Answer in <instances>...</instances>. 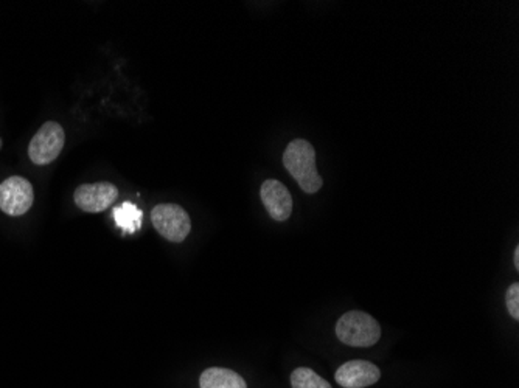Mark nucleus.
<instances>
[{"label":"nucleus","mask_w":519,"mask_h":388,"mask_svg":"<svg viewBox=\"0 0 519 388\" xmlns=\"http://www.w3.org/2000/svg\"><path fill=\"white\" fill-rule=\"evenodd\" d=\"M291 387L292 388H331V385L319 376L315 371L307 367H300L291 375Z\"/></svg>","instance_id":"nucleus-11"},{"label":"nucleus","mask_w":519,"mask_h":388,"mask_svg":"<svg viewBox=\"0 0 519 388\" xmlns=\"http://www.w3.org/2000/svg\"><path fill=\"white\" fill-rule=\"evenodd\" d=\"M117 186L111 182H97V184H84L74 193V201L78 209L87 213H100L109 209L112 203L117 201Z\"/></svg>","instance_id":"nucleus-6"},{"label":"nucleus","mask_w":519,"mask_h":388,"mask_svg":"<svg viewBox=\"0 0 519 388\" xmlns=\"http://www.w3.org/2000/svg\"><path fill=\"white\" fill-rule=\"evenodd\" d=\"M112 218L124 234H136L137 230L142 227V210L137 209L132 202H124L116 207L112 210Z\"/></svg>","instance_id":"nucleus-10"},{"label":"nucleus","mask_w":519,"mask_h":388,"mask_svg":"<svg viewBox=\"0 0 519 388\" xmlns=\"http://www.w3.org/2000/svg\"><path fill=\"white\" fill-rule=\"evenodd\" d=\"M260 197L274 221L283 222L292 213V197L288 188L275 179L263 182L260 188Z\"/></svg>","instance_id":"nucleus-8"},{"label":"nucleus","mask_w":519,"mask_h":388,"mask_svg":"<svg viewBox=\"0 0 519 388\" xmlns=\"http://www.w3.org/2000/svg\"><path fill=\"white\" fill-rule=\"evenodd\" d=\"M283 165L303 192L315 194L323 186V180L315 168V148L307 140L297 139L286 146L283 153Z\"/></svg>","instance_id":"nucleus-1"},{"label":"nucleus","mask_w":519,"mask_h":388,"mask_svg":"<svg viewBox=\"0 0 519 388\" xmlns=\"http://www.w3.org/2000/svg\"><path fill=\"white\" fill-rule=\"evenodd\" d=\"M0 148H2V139H0Z\"/></svg>","instance_id":"nucleus-14"},{"label":"nucleus","mask_w":519,"mask_h":388,"mask_svg":"<svg viewBox=\"0 0 519 388\" xmlns=\"http://www.w3.org/2000/svg\"><path fill=\"white\" fill-rule=\"evenodd\" d=\"M151 221L157 234L172 242H182L192 230V221L178 203H159L151 211Z\"/></svg>","instance_id":"nucleus-3"},{"label":"nucleus","mask_w":519,"mask_h":388,"mask_svg":"<svg viewBox=\"0 0 519 388\" xmlns=\"http://www.w3.org/2000/svg\"><path fill=\"white\" fill-rule=\"evenodd\" d=\"M35 201L33 186L20 176H12L0 184V210L8 216H22Z\"/></svg>","instance_id":"nucleus-5"},{"label":"nucleus","mask_w":519,"mask_h":388,"mask_svg":"<svg viewBox=\"0 0 519 388\" xmlns=\"http://www.w3.org/2000/svg\"><path fill=\"white\" fill-rule=\"evenodd\" d=\"M514 261L515 267H516V269H519V247H516V249H515Z\"/></svg>","instance_id":"nucleus-13"},{"label":"nucleus","mask_w":519,"mask_h":388,"mask_svg":"<svg viewBox=\"0 0 519 388\" xmlns=\"http://www.w3.org/2000/svg\"><path fill=\"white\" fill-rule=\"evenodd\" d=\"M506 303L508 314L512 315L515 321H519V283L510 284L506 294Z\"/></svg>","instance_id":"nucleus-12"},{"label":"nucleus","mask_w":519,"mask_h":388,"mask_svg":"<svg viewBox=\"0 0 519 388\" xmlns=\"http://www.w3.org/2000/svg\"><path fill=\"white\" fill-rule=\"evenodd\" d=\"M381 377V371L377 365L367 360H350L340 365L336 370L334 379L344 388H365L377 384Z\"/></svg>","instance_id":"nucleus-7"},{"label":"nucleus","mask_w":519,"mask_h":388,"mask_svg":"<svg viewBox=\"0 0 519 388\" xmlns=\"http://www.w3.org/2000/svg\"><path fill=\"white\" fill-rule=\"evenodd\" d=\"M338 339L355 348H369L381 337V327L371 315L363 311H350L336 323Z\"/></svg>","instance_id":"nucleus-2"},{"label":"nucleus","mask_w":519,"mask_h":388,"mask_svg":"<svg viewBox=\"0 0 519 388\" xmlns=\"http://www.w3.org/2000/svg\"><path fill=\"white\" fill-rule=\"evenodd\" d=\"M201 388H248V384L236 371L221 367H212L199 377Z\"/></svg>","instance_id":"nucleus-9"},{"label":"nucleus","mask_w":519,"mask_h":388,"mask_svg":"<svg viewBox=\"0 0 519 388\" xmlns=\"http://www.w3.org/2000/svg\"><path fill=\"white\" fill-rule=\"evenodd\" d=\"M64 140H66V134L61 124L56 122L44 123L31 139L30 146H28L30 161L39 167L49 165L61 154Z\"/></svg>","instance_id":"nucleus-4"}]
</instances>
